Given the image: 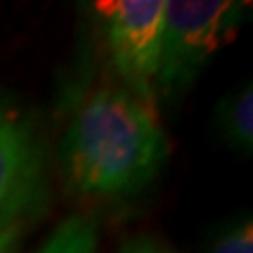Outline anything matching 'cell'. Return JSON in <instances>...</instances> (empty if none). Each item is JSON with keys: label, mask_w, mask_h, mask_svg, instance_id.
Instances as JSON below:
<instances>
[{"label": "cell", "mask_w": 253, "mask_h": 253, "mask_svg": "<svg viewBox=\"0 0 253 253\" xmlns=\"http://www.w3.org/2000/svg\"><path fill=\"white\" fill-rule=\"evenodd\" d=\"M217 129L228 146L251 150L253 146V93L251 86L228 97L217 106Z\"/></svg>", "instance_id": "5b68a950"}, {"label": "cell", "mask_w": 253, "mask_h": 253, "mask_svg": "<svg viewBox=\"0 0 253 253\" xmlns=\"http://www.w3.org/2000/svg\"><path fill=\"white\" fill-rule=\"evenodd\" d=\"M243 15V2L169 0L165 6L154 91L171 95L186 89L219 46L234 38Z\"/></svg>", "instance_id": "7a4b0ae2"}, {"label": "cell", "mask_w": 253, "mask_h": 253, "mask_svg": "<svg viewBox=\"0 0 253 253\" xmlns=\"http://www.w3.org/2000/svg\"><path fill=\"white\" fill-rule=\"evenodd\" d=\"M156 110L126 89L93 91L61 139L70 188L91 199H123L144 190L167 161Z\"/></svg>", "instance_id": "6da1fadb"}, {"label": "cell", "mask_w": 253, "mask_h": 253, "mask_svg": "<svg viewBox=\"0 0 253 253\" xmlns=\"http://www.w3.org/2000/svg\"><path fill=\"white\" fill-rule=\"evenodd\" d=\"M34 253H97V228L89 217L72 215L61 221Z\"/></svg>", "instance_id": "8992f818"}, {"label": "cell", "mask_w": 253, "mask_h": 253, "mask_svg": "<svg viewBox=\"0 0 253 253\" xmlns=\"http://www.w3.org/2000/svg\"><path fill=\"white\" fill-rule=\"evenodd\" d=\"M209 253H253V224L249 217H243L213 236Z\"/></svg>", "instance_id": "52a82bcc"}, {"label": "cell", "mask_w": 253, "mask_h": 253, "mask_svg": "<svg viewBox=\"0 0 253 253\" xmlns=\"http://www.w3.org/2000/svg\"><path fill=\"white\" fill-rule=\"evenodd\" d=\"M165 0H106L95 2L101 17L110 61L125 89L152 101L161 57Z\"/></svg>", "instance_id": "3957f363"}, {"label": "cell", "mask_w": 253, "mask_h": 253, "mask_svg": "<svg viewBox=\"0 0 253 253\" xmlns=\"http://www.w3.org/2000/svg\"><path fill=\"white\" fill-rule=\"evenodd\" d=\"M19 228H9L0 232V253H15L19 243Z\"/></svg>", "instance_id": "9c48e42d"}, {"label": "cell", "mask_w": 253, "mask_h": 253, "mask_svg": "<svg viewBox=\"0 0 253 253\" xmlns=\"http://www.w3.org/2000/svg\"><path fill=\"white\" fill-rule=\"evenodd\" d=\"M123 253H171L169 249H165L163 245H158L152 239H135L125 243Z\"/></svg>", "instance_id": "ba28073f"}, {"label": "cell", "mask_w": 253, "mask_h": 253, "mask_svg": "<svg viewBox=\"0 0 253 253\" xmlns=\"http://www.w3.org/2000/svg\"><path fill=\"white\" fill-rule=\"evenodd\" d=\"M44 154L34 126L0 108V232L21 228V219L42 207Z\"/></svg>", "instance_id": "277c9868"}]
</instances>
